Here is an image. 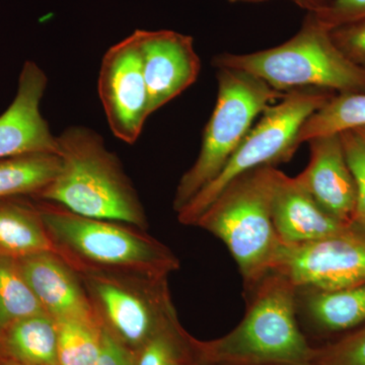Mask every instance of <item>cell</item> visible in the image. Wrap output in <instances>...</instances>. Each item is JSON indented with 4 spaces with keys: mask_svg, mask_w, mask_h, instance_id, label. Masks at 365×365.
I'll return each instance as SVG.
<instances>
[{
    "mask_svg": "<svg viewBox=\"0 0 365 365\" xmlns=\"http://www.w3.org/2000/svg\"><path fill=\"white\" fill-rule=\"evenodd\" d=\"M245 289L248 304L241 323L218 339H197L201 364L312 365L314 346L300 329L294 283L269 271Z\"/></svg>",
    "mask_w": 365,
    "mask_h": 365,
    "instance_id": "obj_1",
    "label": "cell"
},
{
    "mask_svg": "<svg viewBox=\"0 0 365 365\" xmlns=\"http://www.w3.org/2000/svg\"><path fill=\"white\" fill-rule=\"evenodd\" d=\"M56 138L58 173L32 198L58 204L78 215L146 230L148 216L138 193L104 138L85 126L68 127Z\"/></svg>",
    "mask_w": 365,
    "mask_h": 365,
    "instance_id": "obj_2",
    "label": "cell"
},
{
    "mask_svg": "<svg viewBox=\"0 0 365 365\" xmlns=\"http://www.w3.org/2000/svg\"><path fill=\"white\" fill-rule=\"evenodd\" d=\"M34 200L55 253L78 273L125 272L169 277L180 269L176 255L146 230L129 223L86 217L58 204Z\"/></svg>",
    "mask_w": 365,
    "mask_h": 365,
    "instance_id": "obj_3",
    "label": "cell"
},
{
    "mask_svg": "<svg viewBox=\"0 0 365 365\" xmlns=\"http://www.w3.org/2000/svg\"><path fill=\"white\" fill-rule=\"evenodd\" d=\"M212 64L248 72L282 93L304 88L365 93V71L341 51L330 29L311 13L299 32L283 44L249 54L225 53L215 56Z\"/></svg>",
    "mask_w": 365,
    "mask_h": 365,
    "instance_id": "obj_4",
    "label": "cell"
},
{
    "mask_svg": "<svg viewBox=\"0 0 365 365\" xmlns=\"http://www.w3.org/2000/svg\"><path fill=\"white\" fill-rule=\"evenodd\" d=\"M280 170L262 167L227 185L195 227L220 239L237 262L245 287L270 270L280 241L272 220Z\"/></svg>",
    "mask_w": 365,
    "mask_h": 365,
    "instance_id": "obj_5",
    "label": "cell"
},
{
    "mask_svg": "<svg viewBox=\"0 0 365 365\" xmlns=\"http://www.w3.org/2000/svg\"><path fill=\"white\" fill-rule=\"evenodd\" d=\"M217 98L194 165L178 184L174 210L179 212L220 174L232 153L248 135L255 120L287 93L276 91L248 72L216 68Z\"/></svg>",
    "mask_w": 365,
    "mask_h": 365,
    "instance_id": "obj_6",
    "label": "cell"
},
{
    "mask_svg": "<svg viewBox=\"0 0 365 365\" xmlns=\"http://www.w3.org/2000/svg\"><path fill=\"white\" fill-rule=\"evenodd\" d=\"M336 95L332 91L304 88L288 91L271 105L252 127L220 174L178 213L184 225L195 227L230 182L245 173L287 163L299 148L297 137L304 122Z\"/></svg>",
    "mask_w": 365,
    "mask_h": 365,
    "instance_id": "obj_7",
    "label": "cell"
},
{
    "mask_svg": "<svg viewBox=\"0 0 365 365\" xmlns=\"http://www.w3.org/2000/svg\"><path fill=\"white\" fill-rule=\"evenodd\" d=\"M101 328L129 352L140 349L178 318L165 276L78 273Z\"/></svg>",
    "mask_w": 365,
    "mask_h": 365,
    "instance_id": "obj_8",
    "label": "cell"
},
{
    "mask_svg": "<svg viewBox=\"0 0 365 365\" xmlns=\"http://www.w3.org/2000/svg\"><path fill=\"white\" fill-rule=\"evenodd\" d=\"M297 289L333 290L365 283V227L355 222L342 232L302 244L280 242L270 270Z\"/></svg>",
    "mask_w": 365,
    "mask_h": 365,
    "instance_id": "obj_9",
    "label": "cell"
},
{
    "mask_svg": "<svg viewBox=\"0 0 365 365\" xmlns=\"http://www.w3.org/2000/svg\"><path fill=\"white\" fill-rule=\"evenodd\" d=\"M98 93L112 133L125 143H135L150 115L143 61L134 34L105 53Z\"/></svg>",
    "mask_w": 365,
    "mask_h": 365,
    "instance_id": "obj_10",
    "label": "cell"
},
{
    "mask_svg": "<svg viewBox=\"0 0 365 365\" xmlns=\"http://www.w3.org/2000/svg\"><path fill=\"white\" fill-rule=\"evenodd\" d=\"M150 115L184 93L198 78L201 61L191 36L175 31L136 30Z\"/></svg>",
    "mask_w": 365,
    "mask_h": 365,
    "instance_id": "obj_11",
    "label": "cell"
},
{
    "mask_svg": "<svg viewBox=\"0 0 365 365\" xmlns=\"http://www.w3.org/2000/svg\"><path fill=\"white\" fill-rule=\"evenodd\" d=\"M48 86L43 69L26 61L11 104L0 115V162L33 153H58L56 136L41 113Z\"/></svg>",
    "mask_w": 365,
    "mask_h": 365,
    "instance_id": "obj_12",
    "label": "cell"
},
{
    "mask_svg": "<svg viewBox=\"0 0 365 365\" xmlns=\"http://www.w3.org/2000/svg\"><path fill=\"white\" fill-rule=\"evenodd\" d=\"M309 143V165L297 179L327 212L351 225L356 216V182L340 134L316 137Z\"/></svg>",
    "mask_w": 365,
    "mask_h": 365,
    "instance_id": "obj_13",
    "label": "cell"
},
{
    "mask_svg": "<svg viewBox=\"0 0 365 365\" xmlns=\"http://www.w3.org/2000/svg\"><path fill=\"white\" fill-rule=\"evenodd\" d=\"M16 262L46 314L54 319H83L98 323L78 271L59 255L43 252Z\"/></svg>",
    "mask_w": 365,
    "mask_h": 365,
    "instance_id": "obj_14",
    "label": "cell"
},
{
    "mask_svg": "<svg viewBox=\"0 0 365 365\" xmlns=\"http://www.w3.org/2000/svg\"><path fill=\"white\" fill-rule=\"evenodd\" d=\"M272 220L278 239L283 244L325 239L350 225L327 212L297 177H288L282 172L274 192Z\"/></svg>",
    "mask_w": 365,
    "mask_h": 365,
    "instance_id": "obj_15",
    "label": "cell"
},
{
    "mask_svg": "<svg viewBox=\"0 0 365 365\" xmlns=\"http://www.w3.org/2000/svg\"><path fill=\"white\" fill-rule=\"evenodd\" d=\"M297 309L316 337L336 339L365 324V283L333 290H297Z\"/></svg>",
    "mask_w": 365,
    "mask_h": 365,
    "instance_id": "obj_16",
    "label": "cell"
},
{
    "mask_svg": "<svg viewBox=\"0 0 365 365\" xmlns=\"http://www.w3.org/2000/svg\"><path fill=\"white\" fill-rule=\"evenodd\" d=\"M54 252L36 201L32 197L0 199V257L25 258Z\"/></svg>",
    "mask_w": 365,
    "mask_h": 365,
    "instance_id": "obj_17",
    "label": "cell"
},
{
    "mask_svg": "<svg viewBox=\"0 0 365 365\" xmlns=\"http://www.w3.org/2000/svg\"><path fill=\"white\" fill-rule=\"evenodd\" d=\"M59 365L56 321L46 313L18 319L0 332V364Z\"/></svg>",
    "mask_w": 365,
    "mask_h": 365,
    "instance_id": "obj_18",
    "label": "cell"
},
{
    "mask_svg": "<svg viewBox=\"0 0 365 365\" xmlns=\"http://www.w3.org/2000/svg\"><path fill=\"white\" fill-rule=\"evenodd\" d=\"M56 153H33L0 162V199L35 197L58 173Z\"/></svg>",
    "mask_w": 365,
    "mask_h": 365,
    "instance_id": "obj_19",
    "label": "cell"
},
{
    "mask_svg": "<svg viewBox=\"0 0 365 365\" xmlns=\"http://www.w3.org/2000/svg\"><path fill=\"white\" fill-rule=\"evenodd\" d=\"M365 127V93H336L302 125L299 145L316 137Z\"/></svg>",
    "mask_w": 365,
    "mask_h": 365,
    "instance_id": "obj_20",
    "label": "cell"
},
{
    "mask_svg": "<svg viewBox=\"0 0 365 365\" xmlns=\"http://www.w3.org/2000/svg\"><path fill=\"white\" fill-rule=\"evenodd\" d=\"M196 338L172 319L140 349L132 353L133 365H202Z\"/></svg>",
    "mask_w": 365,
    "mask_h": 365,
    "instance_id": "obj_21",
    "label": "cell"
},
{
    "mask_svg": "<svg viewBox=\"0 0 365 365\" xmlns=\"http://www.w3.org/2000/svg\"><path fill=\"white\" fill-rule=\"evenodd\" d=\"M55 321L59 365H97L103 343L100 324L83 319Z\"/></svg>",
    "mask_w": 365,
    "mask_h": 365,
    "instance_id": "obj_22",
    "label": "cell"
},
{
    "mask_svg": "<svg viewBox=\"0 0 365 365\" xmlns=\"http://www.w3.org/2000/svg\"><path fill=\"white\" fill-rule=\"evenodd\" d=\"M45 313L14 259L0 257V332L18 319Z\"/></svg>",
    "mask_w": 365,
    "mask_h": 365,
    "instance_id": "obj_23",
    "label": "cell"
},
{
    "mask_svg": "<svg viewBox=\"0 0 365 365\" xmlns=\"http://www.w3.org/2000/svg\"><path fill=\"white\" fill-rule=\"evenodd\" d=\"M312 365H365V324L319 346Z\"/></svg>",
    "mask_w": 365,
    "mask_h": 365,
    "instance_id": "obj_24",
    "label": "cell"
},
{
    "mask_svg": "<svg viewBox=\"0 0 365 365\" xmlns=\"http://www.w3.org/2000/svg\"><path fill=\"white\" fill-rule=\"evenodd\" d=\"M346 158L354 176L357 189L355 222L365 227V143L354 131L340 133Z\"/></svg>",
    "mask_w": 365,
    "mask_h": 365,
    "instance_id": "obj_25",
    "label": "cell"
},
{
    "mask_svg": "<svg viewBox=\"0 0 365 365\" xmlns=\"http://www.w3.org/2000/svg\"><path fill=\"white\" fill-rule=\"evenodd\" d=\"M331 36L341 51L365 71V20L331 29Z\"/></svg>",
    "mask_w": 365,
    "mask_h": 365,
    "instance_id": "obj_26",
    "label": "cell"
},
{
    "mask_svg": "<svg viewBox=\"0 0 365 365\" xmlns=\"http://www.w3.org/2000/svg\"><path fill=\"white\" fill-rule=\"evenodd\" d=\"M311 14L331 30L352 21L365 20V0H330Z\"/></svg>",
    "mask_w": 365,
    "mask_h": 365,
    "instance_id": "obj_27",
    "label": "cell"
},
{
    "mask_svg": "<svg viewBox=\"0 0 365 365\" xmlns=\"http://www.w3.org/2000/svg\"><path fill=\"white\" fill-rule=\"evenodd\" d=\"M97 365H133V357L103 331L102 351Z\"/></svg>",
    "mask_w": 365,
    "mask_h": 365,
    "instance_id": "obj_28",
    "label": "cell"
},
{
    "mask_svg": "<svg viewBox=\"0 0 365 365\" xmlns=\"http://www.w3.org/2000/svg\"><path fill=\"white\" fill-rule=\"evenodd\" d=\"M289 1L294 2L300 9H306L307 13H311V11L321 9L322 6L328 4L330 0H289Z\"/></svg>",
    "mask_w": 365,
    "mask_h": 365,
    "instance_id": "obj_29",
    "label": "cell"
},
{
    "mask_svg": "<svg viewBox=\"0 0 365 365\" xmlns=\"http://www.w3.org/2000/svg\"><path fill=\"white\" fill-rule=\"evenodd\" d=\"M230 4H262V2L270 1V0H227Z\"/></svg>",
    "mask_w": 365,
    "mask_h": 365,
    "instance_id": "obj_30",
    "label": "cell"
},
{
    "mask_svg": "<svg viewBox=\"0 0 365 365\" xmlns=\"http://www.w3.org/2000/svg\"><path fill=\"white\" fill-rule=\"evenodd\" d=\"M352 131H354L355 133H356L357 135H359L360 138H361L362 140H364L365 143V127H362V128L355 129V130Z\"/></svg>",
    "mask_w": 365,
    "mask_h": 365,
    "instance_id": "obj_31",
    "label": "cell"
},
{
    "mask_svg": "<svg viewBox=\"0 0 365 365\" xmlns=\"http://www.w3.org/2000/svg\"><path fill=\"white\" fill-rule=\"evenodd\" d=\"M0 365H16V364H0Z\"/></svg>",
    "mask_w": 365,
    "mask_h": 365,
    "instance_id": "obj_32",
    "label": "cell"
}]
</instances>
